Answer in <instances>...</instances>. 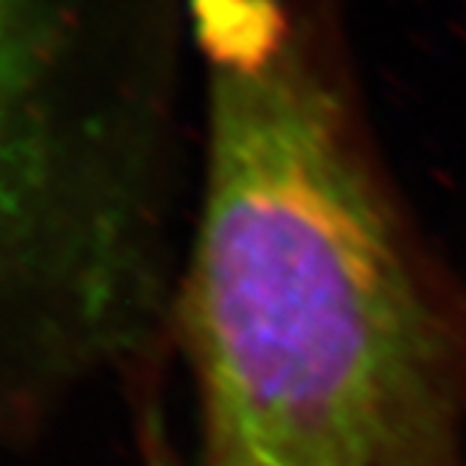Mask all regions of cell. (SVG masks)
I'll return each instance as SVG.
<instances>
[{"mask_svg": "<svg viewBox=\"0 0 466 466\" xmlns=\"http://www.w3.org/2000/svg\"><path fill=\"white\" fill-rule=\"evenodd\" d=\"M206 183L183 284L199 466H466V292L287 0H191Z\"/></svg>", "mask_w": 466, "mask_h": 466, "instance_id": "cell-1", "label": "cell"}, {"mask_svg": "<svg viewBox=\"0 0 466 466\" xmlns=\"http://www.w3.org/2000/svg\"><path fill=\"white\" fill-rule=\"evenodd\" d=\"M37 79L35 0H0V203L28 172V98Z\"/></svg>", "mask_w": 466, "mask_h": 466, "instance_id": "cell-2", "label": "cell"}]
</instances>
